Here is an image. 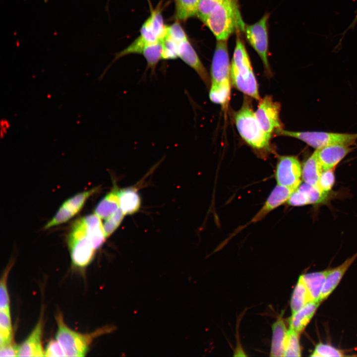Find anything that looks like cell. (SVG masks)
I'll list each match as a JSON object with an SVG mask.
<instances>
[{
  "label": "cell",
  "instance_id": "obj_1",
  "mask_svg": "<svg viewBox=\"0 0 357 357\" xmlns=\"http://www.w3.org/2000/svg\"><path fill=\"white\" fill-rule=\"evenodd\" d=\"M196 16L217 40H227L235 32H244L238 5L229 0H200Z\"/></svg>",
  "mask_w": 357,
  "mask_h": 357
},
{
  "label": "cell",
  "instance_id": "obj_2",
  "mask_svg": "<svg viewBox=\"0 0 357 357\" xmlns=\"http://www.w3.org/2000/svg\"><path fill=\"white\" fill-rule=\"evenodd\" d=\"M238 34L231 63V83L245 95L259 101L258 85L250 58L239 32Z\"/></svg>",
  "mask_w": 357,
  "mask_h": 357
},
{
  "label": "cell",
  "instance_id": "obj_3",
  "mask_svg": "<svg viewBox=\"0 0 357 357\" xmlns=\"http://www.w3.org/2000/svg\"><path fill=\"white\" fill-rule=\"evenodd\" d=\"M234 119L240 136L247 144L256 150H270L272 135L263 129L248 101L244 100Z\"/></svg>",
  "mask_w": 357,
  "mask_h": 357
},
{
  "label": "cell",
  "instance_id": "obj_4",
  "mask_svg": "<svg viewBox=\"0 0 357 357\" xmlns=\"http://www.w3.org/2000/svg\"><path fill=\"white\" fill-rule=\"evenodd\" d=\"M162 5L160 2L151 9L150 16L140 28L139 36L126 48L116 54L114 60L129 54H141L146 46L162 40L166 35L168 26L164 23Z\"/></svg>",
  "mask_w": 357,
  "mask_h": 357
},
{
  "label": "cell",
  "instance_id": "obj_5",
  "mask_svg": "<svg viewBox=\"0 0 357 357\" xmlns=\"http://www.w3.org/2000/svg\"><path fill=\"white\" fill-rule=\"evenodd\" d=\"M56 320L58 328L56 339L61 346L66 357L85 356L96 337L112 330L111 328H103L92 333L83 334L70 328L64 322L61 314H58Z\"/></svg>",
  "mask_w": 357,
  "mask_h": 357
},
{
  "label": "cell",
  "instance_id": "obj_6",
  "mask_svg": "<svg viewBox=\"0 0 357 357\" xmlns=\"http://www.w3.org/2000/svg\"><path fill=\"white\" fill-rule=\"evenodd\" d=\"M67 242L72 265L78 268L88 266L96 250L88 236L83 217L77 219L71 226Z\"/></svg>",
  "mask_w": 357,
  "mask_h": 357
},
{
  "label": "cell",
  "instance_id": "obj_7",
  "mask_svg": "<svg viewBox=\"0 0 357 357\" xmlns=\"http://www.w3.org/2000/svg\"><path fill=\"white\" fill-rule=\"evenodd\" d=\"M277 134L298 139L316 149L333 145L350 146L355 144L357 140V133L322 131L299 132L281 129Z\"/></svg>",
  "mask_w": 357,
  "mask_h": 357
},
{
  "label": "cell",
  "instance_id": "obj_8",
  "mask_svg": "<svg viewBox=\"0 0 357 357\" xmlns=\"http://www.w3.org/2000/svg\"><path fill=\"white\" fill-rule=\"evenodd\" d=\"M270 14L265 13L256 22L245 25L244 31L247 41L260 58L266 72L270 74V67L268 61V23Z\"/></svg>",
  "mask_w": 357,
  "mask_h": 357
},
{
  "label": "cell",
  "instance_id": "obj_9",
  "mask_svg": "<svg viewBox=\"0 0 357 357\" xmlns=\"http://www.w3.org/2000/svg\"><path fill=\"white\" fill-rule=\"evenodd\" d=\"M275 177L277 184L296 189L300 184L302 167L294 156H280L277 163Z\"/></svg>",
  "mask_w": 357,
  "mask_h": 357
},
{
  "label": "cell",
  "instance_id": "obj_10",
  "mask_svg": "<svg viewBox=\"0 0 357 357\" xmlns=\"http://www.w3.org/2000/svg\"><path fill=\"white\" fill-rule=\"evenodd\" d=\"M98 190V187H94L78 193L66 199L53 217L45 225L44 229H49L69 221L82 209L88 199Z\"/></svg>",
  "mask_w": 357,
  "mask_h": 357
},
{
  "label": "cell",
  "instance_id": "obj_11",
  "mask_svg": "<svg viewBox=\"0 0 357 357\" xmlns=\"http://www.w3.org/2000/svg\"><path fill=\"white\" fill-rule=\"evenodd\" d=\"M280 104L270 96H265L259 100L255 116L263 129L271 135L283 129L280 119Z\"/></svg>",
  "mask_w": 357,
  "mask_h": 357
},
{
  "label": "cell",
  "instance_id": "obj_12",
  "mask_svg": "<svg viewBox=\"0 0 357 357\" xmlns=\"http://www.w3.org/2000/svg\"><path fill=\"white\" fill-rule=\"evenodd\" d=\"M231 63L227 40H217L211 65V84L231 80Z\"/></svg>",
  "mask_w": 357,
  "mask_h": 357
},
{
  "label": "cell",
  "instance_id": "obj_13",
  "mask_svg": "<svg viewBox=\"0 0 357 357\" xmlns=\"http://www.w3.org/2000/svg\"><path fill=\"white\" fill-rule=\"evenodd\" d=\"M43 323L41 315L30 334L19 346L18 357H45V350L42 342Z\"/></svg>",
  "mask_w": 357,
  "mask_h": 357
},
{
  "label": "cell",
  "instance_id": "obj_14",
  "mask_svg": "<svg viewBox=\"0 0 357 357\" xmlns=\"http://www.w3.org/2000/svg\"><path fill=\"white\" fill-rule=\"evenodd\" d=\"M178 58L194 70L207 88L210 86L208 72L188 39L178 44Z\"/></svg>",
  "mask_w": 357,
  "mask_h": 357
},
{
  "label": "cell",
  "instance_id": "obj_15",
  "mask_svg": "<svg viewBox=\"0 0 357 357\" xmlns=\"http://www.w3.org/2000/svg\"><path fill=\"white\" fill-rule=\"evenodd\" d=\"M353 149L348 146L333 145L316 149L318 161L323 171L333 169Z\"/></svg>",
  "mask_w": 357,
  "mask_h": 357
},
{
  "label": "cell",
  "instance_id": "obj_16",
  "mask_svg": "<svg viewBox=\"0 0 357 357\" xmlns=\"http://www.w3.org/2000/svg\"><path fill=\"white\" fill-rule=\"evenodd\" d=\"M296 189L277 184L272 190L262 207L254 216L251 222H256L269 212L286 202Z\"/></svg>",
  "mask_w": 357,
  "mask_h": 357
},
{
  "label": "cell",
  "instance_id": "obj_17",
  "mask_svg": "<svg viewBox=\"0 0 357 357\" xmlns=\"http://www.w3.org/2000/svg\"><path fill=\"white\" fill-rule=\"evenodd\" d=\"M357 258V253L347 259L341 265L330 269L323 286L319 301L326 299L338 285L349 268Z\"/></svg>",
  "mask_w": 357,
  "mask_h": 357
},
{
  "label": "cell",
  "instance_id": "obj_18",
  "mask_svg": "<svg viewBox=\"0 0 357 357\" xmlns=\"http://www.w3.org/2000/svg\"><path fill=\"white\" fill-rule=\"evenodd\" d=\"M319 301H311L289 318V329L300 333L308 325L320 304Z\"/></svg>",
  "mask_w": 357,
  "mask_h": 357
},
{
  "label": "cell",
  "instance_id": "obj_19",
  "mask_svg": "<svg viewBox=\"0 0 357 357\" xmlns=\"http://www.w3.org/2000/svg\"><path fill=\"white\" fill-rule=\"evenodd\" d=\"M118 196L119 207L125 215L133 214L140 209L141 199L135 188L129 187L119 189Z\"/></svg>",
  "mask_w": 357,
  "mask_h": 357
},
{
  "label": "cell",
  "instance_id": "obj_20",
  "mask_svg": "<svg viewBox=\"0 0 357 357\" xmlns=\"http://www.w3.org/2000/svg\"><path fill=\"white\" fill-rule=\"evenodd\" d=\"M330 270V269H327L306 273L299 276L307 288L312 300L319 301L322 290Z\"/></svg>",
  "mask_w": 357,
  "mask_h": 357
},
{
  "label": "cell",
  "instance_id": "obj_21",
  "mask_svg": "<svg viewBox=\"0 0 357 357\" xmlns=\"http://www.w3.org/2000/svg\"><path fill=\"white\" fill-rule=\"evenodd\" d=\"M88 236L96 250L104 242L105 236L103 224L101 218L95 213L83 217Z\"/></svg>",
  "mask_w": 357,
  "mask_h": 357
},
{
  "label": "cell",
  "instance_id": "obj_22",
  "mask_svg": "<svg viewBox=\"0 0 357 357\" xmlns=\"http://www.w3.org/2000/svg\"><path fill=\"white\" fill-rule=\"evenodd\" d=\"M270 356L284 357L288 330L280 317L273 324Z\"/></svg>",
  "mask_w": 357,
  "mask_h": 357
},
{
  "label": "cell",
  "instance_id": "obj_23",
  "mask_svg": "<svg viewBox=\"0 0 357 357\" xmlns=\"http://www.w3.org/2000/svg\"><path fill=\"white\" fill-rule=\"evenodd\" d=\"M119 190L117 186H114L96 205L95 213L101 219L107 218L119 208Z\"/></svg>",
  "mask_w": 357,
  "mask_h": 357
},
{
  "label": "cell",
  "instance_id": "obj_24",
  "mask_svg": "<svg viewBox=\"0 0 357 357\" xmlns=\"http://www.w3.org/2000/svg\"><path fill=\"white\" fill-rule=\"evenodd\" d=\"M323 172L318 160L317 150L305 161L302 167V178L304 182L316 186Z\"/></svg>",
  "mask_w": 357,
  "mask_h": 357
},
{
  "label": "cell",
  "instance_id": "obj_25",
  "mask_svg": "<svg viewBox=\"0 0 357 357\" xmlns=\"http://www.w3.org/2000/svg\"><path fill=\"white\" fill-rule=\"evenodd\" d=\"M200 0H175L174 19L179 22L196 16Z\"/></svg>",
  "mask_w": 357,
  "mask_h": 357
},
{
  "label": "cell",
  "instance_id": "obj_26",
  "mask_svg": "<svg viewBox=\"0 0 357 357\" xmlns=\"http://www.w3.org/2000/svg\"><path fill=\"white\" fill-rule=\"evenodd\" d=\"M231 80L222 82L211 84L209 91L210 100L213 103L219 104L226 108L230 99Z\"/></svg>",
  "mask_w": 357,
  "mask_h": 357
},
{
  "label": "cell",
  "instance_id": "obj_27",
  "mask_svg": "<svg viewBox=\"0 0 357 357\" xmlns=\"http://www.w3.org/2000/svg\"><path fill=\"white\" fill-rule=\"evenodd\" d=\"M311 301L313 300L310 298L307 288L299 277L291 297L290 306L292 314Z\"/></svg>",
  "mask_w": 357,
  "mask_h": 357
},
{
  "label": "cell",
  "instance_id": "obj_28",
  "mask_svg": "<svg viewBox=\"0 0 357 357\" xmlns=\"http://www.w3.org/2000/svg\"><path fill=\"white\" fill-rule=\"evenodd\" d=\"M147 61V68L154 72L160 60H162V42H158L146 46L141 54Z\"/></svg>",
  "mask_w": 357,
  "mask_h": 357
},
{
  "label": "cell",
  "instance_id": "obj_29",
  "mask_svg": "<svg viewBox=\"0 0 357 357\" xmlns=\"http://www.w3.org/2000/svg\"><path fill=\"white\" fill-rule=\"evenodd\" d=\"M13 341L10 312L0 310V347Z\"/></svg>",
  "mask_w": 357,
  "mask_h": 357
},
{
  "label": "cell",
  "instance_id": "obj_30",
  "mask_svg": "<svg viewBox=\"0 0 357 357\" xmlns=\"http://www.w3.org/2000/svg\"><path fill=\"white\" fill-rule=\"evenodd\" d=\"M299 333L289 329L288 330L284 357H300Z\"/></svg>",
  "mask_w": 357,
  "mask_h": 357
},
{
  "label": "cell",
  "instance_id": "obj_31",
  "mask_svg": "<svg viewBox=\"0 0 357 357\" xmlns=\"http://www.w3.org/2000/svg\"><path fill=\"white\" fill-rule=\"evenodd\" d=\"M11 267V265L7 266L1 277L0 284V310L8 312H10V300L7 281Z\"/></svg>",
  "mask_w": 357,
  "mask_h": 357
},
{
  "label": "cell",
  "instance_id": "obj_32",
  "mask_svg": "<svg viewBox=\"0 0 357 357\" xmlns=\"http://www.w3.org/2000/svg\"><path fill=\"white\" fill-rule=\"evenodd\" d=\"M124 215L119 208L112 215L105 219L106 220L103 223V228L106 238L109 237L118 229L122 222Z\"/></svg>",
  "mask_w": 357,
  "mask_h": 357
},
{
  "label": "cell",
  "instance_id": "obj_33",
  "mask_svg": "<svg viewBox=\"0 0 357 357\" xmlns=\"http://www.w3.org/2000/svg\"><path fill=\"white\" fill-rule=\"evenodd\" d=\"M344 352L335 347L327 344L320 343L316 345L310 355L314 357H344Z\"/></svg>",
  "mask_w": 357,
  "mask_h": 357
},
{
  "label": "cell",
  "instance_id": "obj_34",
  "mask_svg": "<svg viewBox=\"0 0 357 357\" xmlns=\"http://www.w3.org/2000/svg\"><path fill=\"white\" fill-rule=\"evenodd\" d=\"M162 60H175L178 58V43L167 34L161 41Z\"/></svg>",
  "mask_w": 357,
  "mask_h": 357
},
{
  "label": "cell",
  "instance_id": "obj_35",
  "mask_svg": "<svg viewBox=\"0 0 357 357\" xmlns=\"http://www.w3.org/2000/svg\"><path fill=\"white\" fill-rule=\"evenodd\" d=\"M299 186L306 194L309 204H317L324 201L327 197L328 193L321 191L317 186L311 185L305 182L301 183Z\"/></svg>",
  "mask_w": 357,
  "mask_h": 357
},
{
  "label": "cell",
  "instance_id": "obj_36",
  "mask_svg": "<svg viewBox=\"0 0 357 357\" xmlns=\"http://www.w3.org/2000/svg\"><path fill=\"white\" fill-rule=\"evenodd\" d=\"M335 182V175L333 169L323 171L318 179L316 186L322 192L328 193Z\"/></svg>",
  "mask_w": 357,
  "mask_h": 357
},
{
  "label": "cell",
  "instance_id": "obj_37",
  "mask_svg": "<svg viewBox=\"0 0 357 357\" xmlns=\"http://www.w3.org/2000/svg\"><path fill=\"white\" fill-rule=\"evenodd\" d=\"M166 34L178 44L188 39L180 22L177 21L171 25L167 26Z\"/></svg>",
  "mask_w": 357,
  "mask_h": 357
},
{
  "label": "cell",
  "instance_id": "obj_38",
  "mask_svg": "<svg viewBox=\"0 0 357 357\" xmlns=\"http://www.w3.org/2000/svg\"><path fill=\"white\" fill-rule=\"evenodd\" d=\"M45 357H66L61 346L56 339L49 342L45 350Z\"/></svg>",
  "mask_w": 357,
  "mask_h": 357
},
{
  "label": "cell",
  "instance_id": "obj_39",
  "mask_svg": "<svg viewBox=\"0 0 357 357\" xmlns=\"http://www.w3.org/2000/svg\"><path fill=\"white\" fill-rule=\"evenodd\" d=\"M19 346L13 341L0 347V357H18Z\"/></svg>",
  "mask_w": 357,
  "mask_h": 357
},
{
  "label": "cell",
  "instance_id": "obj_40",
  "mask_svg": "<svg viewBox=\"0 0 357 357\" xmlns=\"http://www.w3.org/2000/svg\"><path fill=\"white\" fill-rule=\"evenodd\" d=\"M357 23V10L356 11V14L355 15V16L354 19L353 20L352 22L350 24L349 26L346 29V30L342 34V36H341L342 37L340 39V40L339 43V45H340L341 43H342V41L345 35H346V33L347 32V31L350 29H354Z\"/></svg>",
  "mask_w": 357,
  "mask_h": 357
},
{
  "label": "cell",
  "instance_id": "obj_41",
  "mask_svg": "<svg viewBox=\"0 0 357 357\" xmlns=\"http://www.w3.org/2000/svg\"><path fill=\"white\" fill-rule=\"evenodd\" d=\"M230 0L233 3L235 4L236 5H238V0Z\"/></svg>",
  "mask_w": 357,
  "mask_h": 357
},
{
  "label": "cell",
  "instance_id": "obj_42",
  "mask_svg": "<svg viewBox=\"0 0 357 357\" xmlns=\"http://www.w3.org/2000/svg\"><path fill=\"white\" fill-rule=\"evenodd\" d=\"M44 1L45 2H47L48 1V0H44Z\"/></svg>",
  "mask_w": 357,
  "mask_h": 357
}]
</instances>
